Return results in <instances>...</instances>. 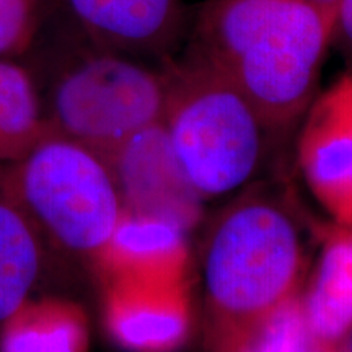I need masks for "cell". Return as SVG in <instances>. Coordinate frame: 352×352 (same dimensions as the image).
<instances>
[{"label":"cell","instance_id":"6da1fadb","mask_svg":"<svg viewBox=\"0 0 352 352\" xmlns=\"http://www.w3.org/2000/svg\"><path fill=\"white\" fill-rule=\"evenodd\" d=\"M333 19L310 0H208L191 50L222 70L279 138L318 94Z\"/></svg>","mask_w":352,"mask_h":352},{"label":"cell","instance_id":"7a4b0ae2","mask_svg":"<svg viewBox=\"0 0 352 352\" xmlns=\"http://www.w3.org/2000/svg\"><path fill=\"white\" fill-rule=\"evenodd\" d=\"M305 245L283 197L250 189L209 228L202 287L214 344L274 311L302 289Z\"/></svg>","mask_w":352,"mask_h":352},{"label":"cell","instance_id":"3957f363","mask_svg":"<svg viewBox=\"0 0 352 352\" xmlns=\"http://www.w3.org/2000/svg\"><path fill=\"white\" fill-rule=\"evenodd\" d=\"M162 67V122L202 199H217L252 184L279 135L230 77L191 47L186 57H170Z\"/></svg>","mask_w":352,"mask_h":352},{"label":"cell","instance_id":"277c9868","mask_svg":"<svg viewBox=\"0 0 352 352\" xmlns=\"http://www.w3.org/2000/svg\"><path fill=\"white\" fill-rule=\"evenodd\" d=\"M6 176L44 241L74 256L98 258L124 215L108 162L56 132L6 165Z\"/></svg>","mask_w":352,"mask_h":352},{"label":"cell","instance_id":"5b68a950","mask_svg":"<svg viewBox=\"0 0 352 352\" xmlns=\"http://www.w3.org/2000/svg\"><path fill=\"white\" fill-rule=\"evenodd\" d=\"M164 108L162 65L151 67L142 59L100 47L57 74L43 116L47 131L109 162L131 135L160 121Z\"/></svg>","mask_w":352,"mask_h":352},{"label":"cell","instance_id":"8992f818","mask_svg":"<svg viewBox=\"0 0 352 352\" xmlns=\"http://www.w3.org/2000/svg\"><path fill=\"white\" fill-rule=\"evenodd\" d=\"M297 164L320 206L352 227V72L318 91L303 113Z\"/></svg>","mask_w":352,"mask_h":352},{"label":"cell","instance_id":"52a82bcc","mask_svg":"<svg viewBox=\"0 0 352 352\" xmlns=\"http://www.w3.org/2000/svg\"><path fill=\"white\" fill-rule=\"evenodd\" d=\"M108 164L126 212L168 220L188 232L201 222L206 201L184 173L162 120L131 135Z\"/></svg>","mask_w":352,"mask_h":352},{"label":"cell","instance_id":"ba28073f","mask_svg":"<svg viewBox=\"0 0 352 352\" xmlns=\"http://www.w3.org/2000/svg\"><path fill=\"white\" fill-rule=\"evenodd\" d=\"M96 46L135 59L173 57L184 33L182 0H65Z\"/></svg>","mask_w":352,"mask_h":352},{"label":"cell","instance_id":"9c48e42d","mask_svg":"<svg viewBox=\"0 0 352 352\" xmlns=\"http://www.w3.org/2000/svg\"><path fill=\"white\" fill-rule=\"evenodd\" d=\"M191 320L188 283L120 279L109 297V331L132 352H175L186 342Z\"/></svg>","mask_w":352,"mask_h":352},{"label":"cell","instance_id":"30bf717a","mask_svg":"<svg viewBox=\"0 0 352 352\" xmlns=\"http://www.w3.org/2000/svg\"><path fill=\"white\" fill-rule=\"evenodd\" d=\"M120 279L151 284L188 283V230L168 220L126 212L98 256Z\"/></svg>","mask_w":352,"mask_h":352},{"label":"cell","instance_id":"8fae6325","mask_svg":"<svg viewBox=\"0 0 352 352\" xmlns=\"http://www.w3.org/2000/svg\"><path fill=\"white\" fill-rule=\"evenodd\" d=\"M308 331L318 341L342 344L352 333V227L334 222L305 289L298 294Z\"/></svg>","mask_w":352,"mask_h":352},{"label":"cell","instance_id":"7c38bea8","mask_svg":"<svg viewBox=\"0 0 352 352\" xmlns=\"http://www.w3.org/2000/svg\"><path fill=\"white\" fill-rule=\"evenodd\" d=\"M38 227L8 186L0 165V324L10 320L33 292L44 264Z\"/></svg>","mask_w":352,"mask_h":352},{"label":"cell","instance_id":"4fadbf2b","mask_svg":"<svg viewBox=\"0 0 352 352\" xmlns=\"http://www.w3.org/2000/svg\"><path fill=\"white\" fill-rule=\"evenodd\" d=\"M47 132L43 103L32 76L0 59V165H12Z\"/></svg>","mask_w":352,"mask_h":352},{"label":"cell","instance_id":"5bb4252c","mask_svg":"<svg viewBox=\"0 0 352 352\" xmlns=\"http://www.w3.org/2000/svg\"><path fill=\"white\" fill-rule=\"evenodd\" d=\"M39 0H0V59L25 52L36 32Z\"/></svg>","mask_w":352,"mask_h":352},{"label":"cell","instance_id":"9a60e30c","mask_svg":"<svg viewBox=\"0 0 352 352\" xmlns=\"http://www.w3.org/2000/svg\"><path fill=\"white\" fill-rule=\"evenodd\" d=\"M331 46L352 60V0H340L333 16Z\"/></svg>","mask_w":352,"mask_h":352},{"label":"cell","instance_id":"2e32d148","mask_svg":"<svg viewBox=\"0 0 352 352\" xmlns=\"http://www.w3.org/2000/svg\"><path fill=\"white\" fill-rule=\"evenodd\" d=\"M283 352H347L342 344H329V342L318 341L316 338L308 334L307 338L297 341L296 344L289 346Z\"/></svg>","mask_w":352,"mask_h":352},{"label":"cell","instance_id":"e0dca14e","mask_svg":"<svg viewBox=\"0 0 352 352\" xmlns=\"http://www.w3.org/2000/svg\"><path fill=\"white\" fill-rule=\"evenodd\" d=\"M310 2L314 3V6L318 7L321 12H324L328 16H331V19H333L334 10H336L340 0H310Z\"/></svg>","mask_w":352,"mask_h":352},{"label":"cell","instance_id":"ac0fdd59","mask_svg":"<svg viewBox=\"0 0 352 352\" xmlns=\"http://www.w3.org/2000/svg\"><path fill=\"white\" fill-rule=\"evenodd\" d=\"M342 346L346 347V351H347V352H352V333L349 334V336L346 338V341L342 342Z\"/></svg>","mask_w":352,"mask_h":352}]
</instances>
